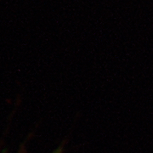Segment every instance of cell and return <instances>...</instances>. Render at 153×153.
Returning a JSON list of instances; mask_svg holds the SVG:
<instances>
[{
    "instance_id": "1",
    "label": "cell",
    "mask_w": 153,
    "mask_h": 153,
    "mask_svg": "<svg viewBox=\"0 0 153 153\" xmlns=\"http://www.w3.org/2000/svg\"><path fill=\"white\" fill-rule=\"evenodd\" d=\"M53 153H60V152L59 151V150H56L55 152H53Z\"/></svg>"
}]
</instances>
